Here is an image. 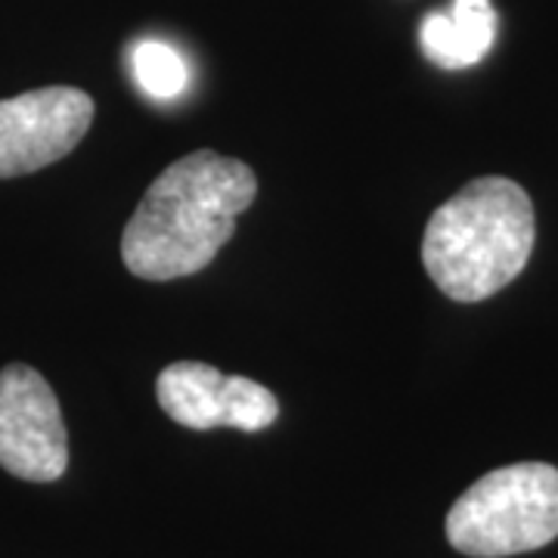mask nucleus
Listing matches in <instances>:
<instances>
[{"mask_svg": "<svg viewBox=\"0 0 558 558\" xmlns=\"http://www.w3.org/2000/svg\"><path fill=\"white\" fill-rule=\"evenodd\" d=\"M558 537V469L546 462L502 465L475 481L447 515V539L462 556L534 553Z\"/></svg>", "mask_w": 558, "mask_h": 558, "instance_id": "7ed1b4c3", "label": "nucleus"}, {"mask_svg": "<svg viewBox=\"0 0 558 558\" xmlns=\"http://www.w3.org/2000/svg\"><path fill=\"white\" fill-rule=\"evenodd\" d=\"M497 38L490 0H453L450 10L428 13L418 25V47L438 69H469L481 62Z\"/></svg>", "mask_w": 558, "mask_h": 558, "instance_id": "0eeeda50", "label": "nucleus"}, {"mask_svg": "<svg viewBox=\"0 0 558 558\" xmlns=\"http://www.w3.org/2000/svg\"><path fill=\"white\" fill-rule=\"evenodd\" d=\"M131 72L153 100H174L190 84L186 60L165 40H140L131 50Z\"/></svg>", "mask_w": 558, "mask_h": 558, "instance_id": "6e6552de", "label": "nucleus"}, {"mask_svg": "<svg viewBox=\"0 0 558 558\" xmlns=\"http://www.w3.org/2000/svg\"><path fill=\"white\" fill-rule=\"evenodd\" d=\"M94 121V100L78 87H40L0 100V180L35 174L65 159Z\"/></svg>", "mask_w": 558, "mask_h": 558, "instance_id": "39448f33", "label": "nucleus"}, {"mask_svg": "<svg viewBox=\"0 0 558 558\" xmlns=\"http://www.w3.org/2000/svg\"><path fill=\"white\" fill-rule=\"evenodd\" d=\"M534 240L531 196L515 180L478 178L428 218L422 264L447 299L475 304L519 277Z\"/></svg>", "mask_w": 558, "mask_h": 558, "instance_id": "f03ea898", "label": "nucleus"}, {"mask_svg": "<svg viewBox=\"0 0 558 558\" xmlns=\"http://www.w3.org/2000/svg\"><path fill=\"white\" fill-rule=\"evenodd\" d=\"M159 407L183 428H240L264 432L279 416L274 391L245 376H223L199 360H178L161 369L156 381Z\"/></svg>", "mask_w": 558, "mask_h": 558, "instance_id": "423d86ee", "label": "nucleus"}, {"mask_svg": "<svg viewBox=\"0 0 558 558\" xmlns=\"http://www.w3.org/2000/svg\"><path fill=\"white\" fill-rule=\"evenodd\" d=\"M258 196L255 171L211 149L171 161L121 233V260L146 282L205 270L233 240L236 218Z\"/></svg>", "mask_w": 558, "mask_h": 558, "instance_id": "f257e3e1", "label": "nucleus"}, {"mask_svg": "<svg viewBox=\"0 0 558 558\" xmlns=\"http://www.w3.org/2000/svg\"><path fill=\"white\" fill-rule=\"evenodd\" d=\"M0 469L35 484H50L69 469L60 400L25 363L0 369Z\"/></svg>", "mask_w": 558, "mask_h": 558, "instance_id": "20e7f679", "label": "nucleus"}]
</instances>
